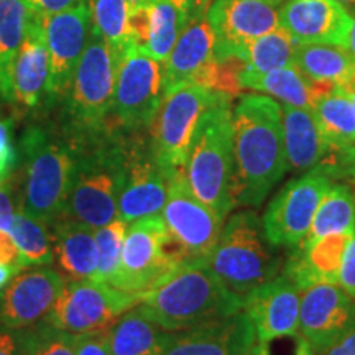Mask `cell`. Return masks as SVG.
Listing matches in <instances>:
<instances>
[{
    "mask_svg": "<svg viewBox=\"0 0 355 355\" xmlns=\"http://www.w3.org/2000/svg\"><path fill=\"white\" fill-rule=\"evenodd\" d=\"M234 207H259L288 171L282 104L243 94L232 109Z\"/></svg>",
    "mask_w": 355,
    "mask_h": 355,
    "instance_id": "1",
    "label": "cell"
},
{
    "mask_svg": "<svg viewBox=\"0 0 355 355\" xmlns=\"http://www.w3.org/2000/svg\"><path fill=\"white\" fill-rule=\"evenodd\" d=\"M140 304L162 329L178 332L243 311V298L217 277L207 260L183 261L141 296Z\"/></svg>",
    "mask_w": 355,
    "mask_h": 355,
    "instance_id": "2",
    "label": "cell"
},
{
    "mask_svg": "<svg viewBox=\"0 0 355 355\" xmlns=\"http://www.w3.org/2000/svg\"><path fill=\"white\" fill-rule=\"evenodd\" d=\"M78 146L32 127L21 139L24 186L19 211L51 225L68 204L78 163Z\"/></svg>",
    "mask_w": 355,
    "mask_h": 355,
    "instance_id": "3",
    "label": "cell"
},
{
    "mask_svg": "<svg viewBox=\"0 0 355 355\" xmlns=\"http://www.w3.org/2000/svg\"><path fill=\"white\" fill-rule=\"evenodd\" d=\"M230 97L207 109L194 132L184 166L188 184L222 220L234 209V130Z\"/></svg>",
    "mask_w": 355,
    "mask_h": 355,
    "instance_id": "4",
    "label": "cell"
},
{
    "mask_svg": "<svg viewBox=\"0 0 355 355\" xmlns=\"http://www.w3.org/2000/svg\"><path fill=\"white\" fill-rule=\"evenodd\" d=\"M277 248L266 237L261 217L243 209L225 222L207 263L225 286L245 298L282 272L283 260Z\"/></svg>",
    "mask_w": 355,
    "mask_h": 355,
    "instance_id": "5",
    "label": "cell"
},
{
    "mask_svg": "<svg viewBox=\"0 0 355 355\" xmlns=\"http://www.w3.org/2000/svg\"><path fill=\"white\" fill-rule=\"evenodd\" d=\"M122 188V159L119 140L79 150L73 186L63 217L83 222L92 229L119 219Z\"/></svg>",
    "mask_w": 355,
    "mask_h": 355,
    "instance_id": "6",
    "label": "cell"
},
{
    "mask_svg": "<svg viewBox=\"0 0 355 355\" xmlns=\"http://www.w3.org/2000/svg\"><path fill=\"white\" fill-rule=\"evenodd\" d=\"M209 87L189 84L163 96L150 125V145L165 176L183 171L198 123L207 109L225 99ZM232 99V97H230Z\"/></svg>",
    "mask_w": 355,
    "mask_h": 355,
    "instance_id": "7",
    "label": "cell"
},
{
    "mask_svg": "<svg viewBox=\"0 0 355 355\" xmlns=\"http://www.w3.org/2000/svg\"><path fill=\"white\" fill-rule=\"evenodd\" d=\"M181 263L162 214L141 217L128 224L121 268L112 286L141 298Z\"/></svg>",
    "mask_w": 355,
    "mask_h": 355,
    "instance_id": "8",
    "label": "cell"
},
{
    "mask_svg": "<svg viewBox=\"0 0 355 355\" xmlns=\"http://www.w3.org/2000/svg\"><path fill=\"white\" fill-rule=\"evenodd\" d=\"M119 56L96 30L74 71L69 87V112L74 123L87 132H101L112 114Z\"/></svg>",
    "mask_w": 355,
    "mask_h": 355,
    "instance_id": "9",
    "label": "cell"
},
{
    "mask_svg": "<svg viewBox=\"0 0 355 355\" xmlns=\"http://www.w3.org/2000/svg\"><path fill=\"white\" fill-rule=\"evenodd\" d=\"M166 184L162 217L173 250L181 261L207 260L219 241L224 220L191 191L184 170L168 175Z\"/></svg>",
    "mask_w": 355,
    "mask_h": 355,
    "instance_id": "10",
    "label": "cell"
},
{
    "mask_svg": "<svg viewBox=\"0 0 355 355\" xmlns=\"http://www.w3.org/2000/svg\"><path fill=\"white\" fill-rule=\"evenodd\" d=\"M140 300V296L96 279L69 282L44 321L73 336L105 331Z\"/></svg>",
    "mask_w": 355,
    "mask_h": 355,
    "instance_id": "11",
    "label": "cell"
},
{
    "mask_svg": "<svg viewBox=\"0 0 355 355\" xmlns=\"http://www.w3.org/2000/svg\"><path fill=\"white\" fill-rule=\"evenodd\" d=\"M163 63L132 44L119 56L112 115L119 127L141 130L152 125L162 105Z\"/></svg>",
    "mask_w": 355,
    "mask_h": 355,
    "instance_id": "12",
    "label": "cell"
},
{
    "mask_svg": "<svg viewBox=\"0 0 355 355\" xmlns=\"http://www.w3.org/2000/svg\"><path fill=\"white\" fill-rule=\"evenodd\" d=\"M332 183L334 180L319 165L288 181L266 206L261 219L268 241L275 247L300 245Z\"/></svg>",
    "mask_w": 355,
    "mask_h": 355,
    "instance_id": "13",
    "label": "cell"
},
{
    "mask_svg": "<svg viewBox=\"0 0 355 355\" xmlns=\"http://www.w3.org/2000/svg\"><path fill=\"white\" fill-rule=\"evenodd\" d=\"M135 135L119 140L122 159V188L119 219L127 224L146 216L162 214L166 202V176L152 152L150 140Z\"/></svg>",
    "mask_w": 355,
    "mask_h": 355,
    "instance_id": "14",
    "label": "cell"
},
{
    "mask_svg": "<svg viewBox=\"0 0 355 355\" xmlns=\"http://www.w3.org/2000/svg\"><path fill=\"white\" fill-rule=\"evenodd\" d=\"M50 56V81L46 97L56 101L69 92L74 71L91 35V8L86 2L51 13L37 15Z\"/></svg>",
    "mask_w": 355,
    "mask_h": 355,
    "instance_id": "15",
    "label": "cell"
},
{
    "mask_svg": "<svg viewBox=\"0 0 355 355\" xmlns=\"http://www.w3.org/2000/svg\"><path fill=\"white\" fill-rule=\"evenodd\" d=\"M207 20L216 38V60H243L248 44L279 26L277 7L266 0H214Z\"/></svg>",
    "mask_w": 355,
    "mask_h": 355,
    "instance_id": "16",
    "label": "cell"
},
{
    "mask_svg": "<svg viewBox=\"0 0 355 355\" xmlns=\"http://www.w3.org/2000/svg\"><path fill=\"white\" fill-rule=\"evenodd\" d=\"M355 331V300L339 285L306 288L300 304V334L316 355Z\"/></svg>",
    "mask_w": 355,
    "mask_h": 355,
    "instance_id": "17",
    "label": "cell"
},
{
    "mask_svg": "<svg viewBox=\"0 0 355 355\" xmlns=\"http://www.w3.org/2000/svg\"><path fill=\"white\" fill-rule=\"evenodd\" d=\"M64 285L66 278L55 268H25L0 291V324L19 331L43 321Z\"/></svg>",
    "mask_w": 355,
    "mask_h": 355,
    "instance_id": "18",
    "label": "cell"
},
{
    "mask_svg": "<svg viewBox=\"0 0 355 355\" xmlns=\"http://www.w3.org/2000/svg\"><path fill=\"white\" fill-rule=\"evenodd\" d=\"M255 344L254 322L245 311H241L171 332L159 355H250Z\"/></svg>",
    "mask_w": 355,
    "mask_h": 355,
    "instance_id": "19",
    "label": "cell"
},
{
    "mask_svg": "<svg viewBox=\"0 0 355 355\" xmlns=\"http://www.w3.org/2000/svg\"><path fill=\"white\" fill-rule=\"evenodd\" d=\"M50 81V56L46 40L33 13L24 43L13 56L8 68L0 74V94L7 101L33 109L48 92Z\"/></svg>",
    "mask_w": 355,
    "mask_h": 355,
    "instance_id": "20",
    "label": "cell"
},
{
    "mask_svg": "<svg viewBox=\"0 0 355 355\" xmlns=\"http://www.w3.org/2000/svg\"><path fill=\"white\" fill-rule=\"evenodd\" d=\"M278 19L298 44L347 48L352 15L337 0H288L279 7Z\"/></svg>",
    "mask_w": 355,
    "mask_h": 355,
    "instance_id": "21",
    "label": "cell"
},
{
    "mask_svg": "<svg viewBox=\"0 0 355 355\" xmlns=\"http://www.w3.org/2000/svg\"><path fill=\"white\" fill-rule=\"evenodd\" d=\"M214 44L207 17L188 21L163 63V92L168 94L189 84L209 87L216 66Z\"/></svg>",
    "mask_w": 355,
    "mask_h": 355,
    "instance_id": "22",
    "label": "cell"
},
{
    "mask_svg": "<svg viewBox=\"0 0 355 355\" xmlns=\"http://www.w3.org/2000/svg\"><path fill=\"white\" fill-rule=\"evenodd\" d=\"M300 291L290 278L279 273L243 298V311L254 322L259 343L300 334Z\"/></svg>",
    "mask_w": 355,
    "mask_h": 355,
    "instance_id": "23",
    "label": "cell"
},
{
    "mask_svg": "<svg viewBox=\"0 0 355 355\" xmlns=\"http://www.w3.org/2000/svg\"><path fill=\"white\" fill-rule=\"evenodd\" d=\"M355 234H329L313 243H303L291 247L282 272L304 291L306 288L318 283L339 285V275L343 260L350 241Z\"/></svg>",
    "mask_w": 355,
    "mask_h": 355,
    "instance_id": "24",
    "label": "cell"
},
{
    "mask_svg": "<svg viewBox=\"0 0 355 355\" xmlns=\"http://www.w3.org/2000/svg\"><path fill=\"white\" fill-rule=\"evenodd\" d=\"M186 20L171 0H148L144 7L130 12L133 44L146 56L165 63Z\"/></svg>",
    "mask_w": 355,
    "mask_h": 355,
    "instance_id": "25",
    "label": "cell"
},
{
    "mask_svg": "<svg viewBox=\"0 0 355 355\" xmlns=\"http://www.w3.org/2000/svg\"><path fill=\"white\" fill-rule=\"evenodd\" d=\"M51 227L53 250L66 282L94 279L99 265L96 229L68 217L53 222Z\"/></svg>",
    "mask_w": 355,
    "mask_h": 355,
    "instance_id": "26",
    "label": "cell"
},
{
    "mask_svg": "<svg viewBox=\"0 0 355 355\" xmlns=\"http://www.w3.org/2000/svg\"><path fill=\"white\" fill-rule=\"evenodd\" d=\"M288 168L308 171L332 155L311 109L282 104Z\"/></svg>",
    "mask_w": 355,
    "mask_h": 355,
    "instance_id": "27",
    "label": "cell"
},
{
    "mask_svg": "<svg viewBox=\"0 0 355 355\" xmlns=\"http://www.w3.org/2000/svg\"><path fill=\"white\" fill-rule=\"evenodd\" d=\"M105 336L109 355H159L171 332L162 329L139 303L115 319Z\"/></svg>",
    "mask_w": 355,
    "mask_h": 355,
    "instance_id": "28",
    "label": "cell"
},
{
    "mask_svg": "<svg viewBox=\"0 0 355 355\" xmlns=\"http://www.w3.org/2000/svg\"><path fill=\"white\" fill-rule=\"evenodd\" d=\"M293 63L311 84L349 87L355 81V60L347 48L332 44H296Z\"/></svg>",
    "mask_w": 355,
    "mask_h": 355,
    "instance_id": "29",
    "label": "cell"
},
{
    "mask_svg": "<svg viewBox=\"0 0 355 355\" xmlns=\"http://www.w3.org/2000/svg\"><path fill=\"white\" fill-rule=\"evenodd\" d=\"M313 112L331 152L355 145V109L345 87H332L316 96Z\"/></svg>",
    "mask_w": 355,
    "mask_h": 355,
    "instance_id": "30",
    "label": "cell"
},
{
    "mask_svg": "<svg viewBox=\"0 0 355 355\" xmlns=\"http://www.w3.org/2000/svg\"><path fill=\"white\" fill-rule=\"evenodd\" d=\"M241 86L272 96L282 104L313 110V87L295 63L265 74H241Z\"/></svg>",
    "mask_w": 355,
    "mask_h": 355,
    "instance_id": "31",
    "label": "cell"
},
{
    "mask_svg": "<svg viewBox=\"0 0 355 355\" xmlns=\"http://www.w3.org/2000/svg\"><path fill=\"white\" fill-rule=\"evenodd\" d=\"M355 234V199L349 184L332 183L319 204L303 243H313L329 234Z\"/></svg>",
    "mask_w": 355,
    "mask_h": 355,
    "instance_id": "32",
    "label": "cell"
},
{
    "mask_svg": "<svg viewBox=\"0 0 355 355\" xmlns=\"http://www.w3.org/2000/svg\"><path fill=\"white\" fill-rule=\"evenodd\" d=\"M295 40L282 26L261 35L248 44L243 55L242 74H265L293 63L296 50Z\"/></svg>",
    "mask_w": 355,
    "mask_h": 355,
    "instance_id": "33",
    "label": "cell"
},
{
    "mask_svg": "<svg viewBox=\"0 0 355 355\" xmlns=\"http://www.w3.org/2000/svg\"><path fill=\"white\" fill-rule=\"evenodd\" d=\"M50 225L17 211L10 234L20 250V263L24 268L50 265L55 260L53 235Z\"/></svg>",
    "mask_w": 355,
    "mask_h": 355,
    "instance_id": "34",
    "label": "cell"
},
{
    "mask_svg": "<svg viewBox=\"0 0 355 355\" xmlns=\"http://www.w3.org/2000/svg\"><path fill=\"white\" fill-rule=\"evenodd\" d=\"M92 30L110 44L121 56L133 44L130 30V7L127 0H89Z\"/></svg>",
    "mask_w": 355,
    "mask_h": 355,
    "instance_id": "35",
    "label": "cell"
},
{
    "mask_svg": "<svg viewBox=\"0 0 355 355\" xmlns=\"http://www.w3.org/2000/svg\"><path fill=\"white\" fill-rule=\"evenodd\" d=\"M32 19L33 12L25 0H0V74L24 43Z\"/></svg>",
    "mask_w": 355,
    "mask_h": 355,
    "instance_id": "36",
    "label": "cell"
},
{
    "mask_svg": "<svg viewBox=\"0 0 355 355\" xmlns=\"http://www.w3.org/2000/svg\"><path fill=\"white\" fill-rule=\"evenodd\" d=\"M20 355H76V336L64 332L48 321L19 329Z\"/></svg>",
    "mask_w": 355,
    "mask_h": 355,
    "instance_id": "37",
    "label": "cell"
},
{
    "mask_svg": "<svg viewBox=\"0 0 355 355\" xmlns=\"http://www.w3.org/2000/svg\"><path fill=\"white\" fill-rule=\"evenodd\" d=\"M128 224L122 219H115L104 227L96 229V243L99 252L96 282L114 285L122 261V248L125 241Z\"/></svg>",
    "mask_w": 355,
    "mask_h": 355,
    "instance_id": "38",
    "label": "cell"
},
{
    "mask_svg": "<svg viewBox=\"0 0 355 355\" xmlns=\"http://www.w3.org/2000/svg\"><path fill=\"white\" fill-rule=\"evenodd\" d=\"M319 166L332 180H349L350 183H355V145L332 153L329 158L319 163Z\"/></svg>",
    "mask_w": 355,
    "mask_h": 355,
    "instance_id": "39",
    "label": "cell"
},
{
    "mask_svg": "<svg viewBox=\"0 0 355 355\" xmlns=\"http://www.w3.org/2000/svg\"><path fill=\"white\" fill-rule=\"evenodd\" d=\"M17 162H19V157H17V150L12 144L10 122L0 119V181L10 178Z\"/></svg>",
    "mask_w": 355,
    "mask_h": 355,
    "instance_id": "40",
    "label": "cell"
},
{
    "mask_svg": "<svg viewBox=\"0 0 355 355\" xmlns=\"http://www.w3.org/2000/svg\"><path fill=\"white\" fill-rule=\"evenodd\" d=\"M105 331L76 336V355H109Z\"/></svg>",
    "mask_w": 355,
    "mask_h": 355,
    "instance_id": "41",
    "label": "cell"
},
{
    "mask_svg": "<svg viewBox=\"0 0 355 355\" xmlns=\"http://www.w3.org/2000/svg\"><path fill=\"white\" fill-rule=\"evenodd\" d=\"M339 286L355 300V235L345 250L343 266H340Z\"/></svg>",
    "mask_w": 355,
    "mask_h": 355,
    "instance_id": "42",
    "label": "cell"
},
{
    "mask_svg": "<svg viewBox=\"0 0 355 355\" xmlns=\"http://www.w3.org/2000/svg\"><path fill=\"white\" fill-rule=\"evenodd\" d=\"M212 2L214 0H171L173 6L184 17L186 24L191 20L207 17V12H209Z\"/></svg>",
    "mask_w": 355,
    "mask_h": 355,
    "instance_id": "43",
    "label": "cell"
},
{
    "mask_svg": "<svg viewBox=\"0 0 355 355\" xmlns=\"http://www.w3.org/2000/svg\"><path fill=\"white\" fill-rule=\"evenodd\" d=\"M15 209H13L10 184L8 180L0 181V230L10 232L13 220H15Z\"/></svg>",
    "mask_w": 355,
    "mask_h": 355,
    "instance_id": "44",
    "label": "cell"
},
{
    "mask_svg": "<svg viewBox=\"0 0 355 355\" xmlns=\"http://www.w3.org/2000/svg\"><path fill=\"white\" fill-rule=\"evenodd\" d=\"M79 2L83 0H25V3L35 15H51V13L76 6Z\"/></svg>",
    "mask_w": 355,
    "mask_h": 355,
    "instance_id": "45",
    "label": "cell"
},
{
    "mask_svg": "<svg viewBox=\"0 0 355 355\" xmlns=\"http://www.w3.org/2000/svg\"><path fill=\"white\" fill-rule=\"evenodd\" d=\"M0 265L21 266L20 250L8 230H0ZM21 268H24V266H21Z\"/></svg>",
    "mask_w": 355,
    "mask_h": 355,
    "instance_id": "46",
    "label": "cell"
},
{
    "mask_svg": "<svg viewBox=\"0 0 355 355\" xmlns=\"http://www.w3.org/2000/svg\"><path fill=\"white\" fill-rule=\"evenodd\" d=\"M321 355H355V331L350 332Z\"/></svg>",
    "mask_w": 355,
    "mask_h": 355,
    "instance_id": "47",
    "label": "cell"
},
{
    "mask_svg": "<svg viewBox=\"0 0 355 355\" xmlns=\"http://www.w3.org/2000/svg\"><path fill=\"white\" fill-rule=\"evenodd\" d=\"M0 355H20L17 336L0 331Z\"/></svg>",
    "mask_w": 355,
    "mask_h": 355,
    "instance_id": "48",
    "label": "cell"
},
{
    "mask_svg": "<svg viewBox=\"0 0 355 355\" xmlns=\"http://www.w3.org/2000/svg\"><path fill=\"white\" fill-rule=\"evenodd\" d=\"M21 266H17V265H0V291L6 288L8 283H10V279H13L21 272Z\"/></svg>",
    "mask_w": 355,
    "mask_h": 355,
    "instance_id": "49",
    "label": "cell"
},
{
    "mask_svg": "<svg viewBox=\"0 0 355 355\" xmlns=\"http://www.w3.org/2000/svg\"><path fill=\"white\" fill-rule=\"evenodd\" d=\"M347 51L350 53V56H352L355 60V10H354V15H352V26H350Z\"/></svg>",
    "mask_w": 355,
    "mask_h": 355,
    "instance_id": "50",
    "label": "cell"
},
{
    "mask_svg": "<svg viewBox=\"0 0 355 355\" xmlns=\"http://www.w3.org/2000/svg\"><path fill=\"white\" fill-rule=\"evenodd\" d=\"M266 2H268V3H272V6L273 7H282V6H285V3L288 2V0H266Z\"/></svg>",
    "mask_w": 355,
    "mask_h": 355,
    "instance_id": "51",
    "label": "cell"
},
{
    "mask_svg": "<svg viewBox=\"0 0 355 355\" xmlns=\"http://www.w3.org/2000/svg\"><path fill=\"white\" fill-rule=\"evenodd\" d=\"M339 3H343V6L347 8V10H350V7L355 6V0H337Z\"/></svg>",
    "mask_w": 355,
    "mask_h": 355,
    "instance_id": "52",
    "label": "cell"
},
{
    "mask_svg": "<svg viewBox=\"0 0 355 355\" xmlns=\"http://www.w3.org/2000/svg\"><path fill=\"white\" fill-rule=\"evenodd\" d=\"M250 355H263V354H261L260 347H259V343L255 344V347H254V350H252V354H250Z\"/></svg>",
    "mask_w": 355,
    "mask_h": 355,
    "instance_id": "53",
    "label": "cell"
},
{
    "mask_svg": "<svg viewBox=\"0 0 355 355\" xmlns=\"http://www.w3.org/2000/svg\"><path fill=\"white\" fill-rule=\"evenodd\" d=\"M354 199H355V193H354Z\"/></svg>",
    "mask_w": 355,
    "mask_h": 355,
    "instance_id": "54",
    "label": "cell"
}]
</instances>
